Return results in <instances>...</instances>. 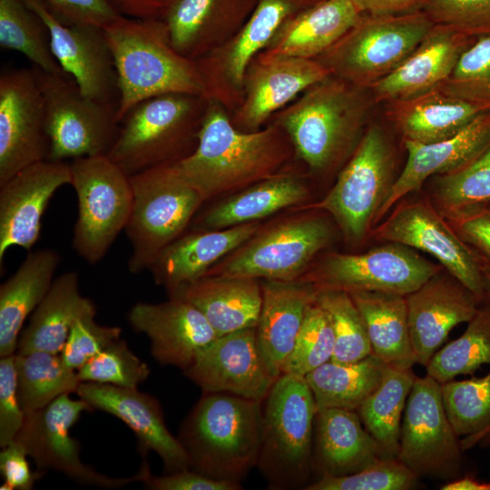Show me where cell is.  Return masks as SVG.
Masks as SVG:
<instances>
[{
  "instance_id": "obj_1",
  "label": "cell",
  "mask_w": 490,
  "mask_h": 490,
  "mask_svg": "<svg viewBox=\"0 0 490 490\" xmlns=\"http://www.w3.org/2000/svg\"><path fill=\"white\" fill-rule=\"evenodd\" d=\"M292 153L293 145L279 125L241 131L222 105L210 100L194 151L174 164L206 201L279 173Z\"/></svg>"
},
{
  "instance_id": "obj_2",
  "label": "cell",
  "mask_w": 490,
  "mask_h": 490,
  "mask_svg": "<svg viewBox=\"0 0 490 490\" xmlns=\"http://www.w3.org/2000/svg\"><path fill=\"white\" fill-rule=\"evenodd\" d=\"M103 30L117 75L119 122L133 106L152 97L167 93L206 96L195 61L173 47L162 18L121 16Z\"/></svg>"
},
{
  "instance_id": "obj_3",
  "label": "cell",
  "mask_w": 490,
  "mask_h": 490,
  "mask_svg": "<svg viewBox=\"0 0 490 490\" xmlns=\"http://www.w3.org/2000/svg\"><path fill=\"white\" fill-rule=\"evenodd\" d=\"M261 422L262 401L203 392L177 438L191 469L214 479L240 482L257 466Z\"/></svg>"
},
{
  "instance_id": "obj_4",
  "label": "cell",
  "mask_w": 490,
  "mask_h": 490,
  "mask_svg": "<svg viewBox=\"0 0 490 490\" xmlns=\"http://www.w3.org/2000/svg\"><path fill=\"white\" fill-rule=\"evenodd\" d=\"M368 89L329 74L272 115L311 171L334 163L355 141L369 110Z\"/></svg>"
},
{
  "instance_id": "obj_5",
  "label": "cell",
  "mask_w": 490,
  "mask_h": 490,
  "mask_svg": "<svg viewBox=\"0 0 490 490\" xmlns=\"http://www.w3.org/2000/svg\"><path fill=\"white\" fill-rule=\"evenodd\" d=\"M209 102L203 95L167 93L137 103L120 122L107 156L130 176L182 160L197 145Z\"/></svg>"
},
{
  "instance_id": "obj_6",
  "label": "cell",
  "mask_w": 490,
  "mask_h": 490,
  "mask_svg": "<svg viewBox=\"0 0 490 490\" xmlns=\"http://www.w3.org/2000/svg\"><path fill=\"white\" fill-rule=\"evenodd\" d=\"M317 407L305 377L281 374L262 401L256 467L272 489H305L312 467Z\"/></svg>"
},
{
  "instance_id": "obj_7",
  "label": "cell",
  "mask_w": 490,
  "mask_h": 490,
  "mask_svg": "<svg viewBox=\"0 0 490 490\" xmlns=\"http://www.w3.org/2000/svg\"><path fill=\"white\" fill-rule=\"evenodd\" d=\"M132 211L124 231L131 244L128 270H149L158 255L184 231L201 205V192L174 163L130 176Z\"/></svg>"
},
{
  "instance_id": "obj_8",
  "label": "cell",
  "mask_w": 490,
  "mask_h": 490,
  "mask_svg": "<svg viewBox=\"0 0 490 490\" xmlns=\"http://www.w3.org/2000/svg\"><path fill=\"white\" fill-rule=\"evenodd\" d=\"M433 25L424 11L397 15H362L315 60L330 74L369 90L408 57Z\"/></svg>"
},
{
  "instance_id": "obj_9",
  "label": "cell",
  "mask_w": 490,
  "mask_h": 490,
  "mask_svg": "<svg viewBox=\"0 0 490 490\" xmlns=\"http://www.w3.org/2000/svg\"><path fill=\"white\" fill-rule=\"evenodd\" d=\"M69 164L78 206L73 248L86 262L96 264L125 229L132 205L131 178L106 155L77 158Z\"/></svg>"
},
{
  "instance_id": "obj_10",
  "label": "cell",
  "mask_w": 490,
  "mask_h": 490,
  "mask_svg": "<svg viewBox=\"0 0 490 490\" xmlns=\"http://www.w3.org/2000/svg\"><path fill=\"white\" fill-rule=\"evenodd\" d=\"M33 68L44 102L48 160L107 156L120 129L117 104L89 98L67 74Z\"/></svg>"
},
{
  "instance_id": "obj_11",
  "label": "cell",
  "mask_w": 490,
  "mask_h": 490,
  "mask_svg": "<svg viewBox=\"0 0 490 490\" xmlns=\"http://www.w3.org/2000/svg\"><path fill=\"white\" fill-rule=\"evenodd\" d=\"M393 155L383 132L366 129L334 186L316 207L328 211L351 240L363 239L392 183Z\"/></svg>"
},
{
  "instance_id": "obj_12",
  "label": "cell",
  "mask_w": 490,
  "mask_h": 490,
  "mask_svg": "<svg viewBox=\"0 0 490 490\" xmlns=\"http://www.w3.org/2000/svg\"><path fill=\"white\" fill-rule=\"evenodd\" d=\"M447 416L441 384L416 377L405 407L397 459L416 475L447 481L460 476L462 446Z\"/></svg>"
},
{
  "instance_id": "obj_13",
  "label": "cell",
  "mask_w": 490,
  "mask_h": 490,
  "mask_svg": "<svg viewBox=\"0 0 490 490\" xmlns=\"http://www.w3.org/2000/svg\"><path fill=\"white\" fill-rule=\"evenodd\" d=\"M320 0H258L239 32L216 50L195 61L206 96L230 114L243 98V80L251 60L263 51L292 15Z\"/></svg>"
},
{
  "instance_id": "obj_14",
  "label": "cell",
  "mask_w": 490,
  "mask_h": 490,
  "mask_svg": "<svg viewBox=\"0 0 490 490\" xmlns=\"http://www.w3.org/2000/svg\"><path fill=\"white\" fill-rule=\"evenodd\" d=\"M373 234L378 241L399 243L431 255L481 302L487 300L482 274L485 261L457 235L430 200L400 202Z\"/></svg>"
},
{
  "instance_id": "obj_15",
  "label": "cell",
  "mask_w": 490,
  "mask_h": 490,
  "mask_svg": "<svg viewBox=\"0 0 490 490\" xmlns=\"http://www.w3.org/2000/svg\"><path fill=\"white\" fill-rule=\"evenodd\" d=\"M92 410L84 400L73 399L70 394L62 395L43 408L25 413L15 441L38 469L55 470L80 485L113 489L141 481V470L132 476L112 477L82 461L80 445L70 430L83 412Z\"/></svg>"
},
{
  "instance_id": "obj_16",
  "label": "cell",
  "mask_w": 490,
  "mask_h": 490,
  "mask_svg": "<svg viewBox=\"0 0 490 490\" xmlns=\"http://www.w3.org/2000/svg\"><path fill=\"white\" fill-rule=\"evenodd\" d=\"M444 268L411 248L386 242L359 254L328 255L312 280L317 290L378 291L407 296Z\"/></svg>"
},
{
  "instance_id": "obj_17",
  "label": "cell",
  "mask_w": 490,
  "mask_h": 490,
  "mask_svg": "<svg viewBox=\"0 0 490 490\" xmlns=\"http://www.w3.org/2000/svg\"><path fill=\"white\" fill-rule=\"evenodd\" d=\"M43 93L34 68L0 76V185L34 163L48 160Z\"/></svg>"
},
{
  "instance_id": "obj_18",
  "label": "cell",
  "mask_w": 490,
  "mask_h": 490,
  "mask_svg": "<svg viewBox=\"0 0 490 490\" xmlns=\"http://www.w3.org/2000/svg\"><path fill=\"white\" fill-rule=\"evenodd\" d=\"M330 238V228L321 219L289 221L252 240L216 272L208 274L292 280L327 246Z\"/></svg>"
},
{
  "instance_id": "obj_19",
  "label": "cell",
  "mask_w": 490,
  "mask_h": 490,
  "mask_svg": "<svg viewBox=\"0 0 490 490\" xmlns=\"http://www.w3.org/2000/svg\"><path fill=\"white\" fill-rule=\"evenodd\" d=\"M45 23L53 54L64 70L91 99L118 106L117 75L103 27L66 24L44 0H24Z\"/></svg>"
},
{
  "instance_id": "obj_20",
  "label": "cell",
  "mask_w": 490,
  "mask_h": 490,
  "mask_svg": "<svg viewBox=\"0 0 490 490\" xmlns=\"http://www.w3.org/2000/svg\"><path fill=\"white\" fill-rule=\"evenodd\" d=\"M329 74L315 59L259 54L247 67L242 102L230 121L241 131H258L274 113Z\"/></svg>"
},
{
  "instance_id": "obj_21",
  "label": "cell",
  "mask_w": 490,
  "mask_h": 490,
  "mask_svg": "<svg viewBox=\"0 0 490 490\" xmlns=\"http://www.w3.org/2000/svg\"><path fill=\"white\" fill-rule=\"evenodd\" d=\"M205 393H228L263 401L276 378L260 352L256 328L218 336L201 348L183 371Z\"/></svg>"
},
{
  "instance_id": "obj_22",
  "label": "cell",
  "mask_w": 490,
  "mask_h": 490,
  "mask_svg": "<svg viewBox=\"0 0 490 490\" xmlns=\"http://www.w3.org/2000/svg\"><path fill=\"white\" fill-rule=\"evenodd\" d=\"M70 164L44 160L29 165L0 185V266L8 249L28 251L39 239L44 212L54 194L71 184Z\"/></svg>"
},
{
  "instance_id": "obj_23",
  "label": "cell",
  "mask_w": 490,
  "mask_h": 490,
  "mask_svg": "<svg viewBox=\"0 0 490 490\" xmlns=\"http://www.w3.org/2000/svg\"><path fill=\"white\" fill-rule=\"evenodd\" d=\"M76 394L93 409L107 412L135 434L143 457L151 451L162 461L165 473L190 468L189 457L177 436L169 431L162 408L154 397L137 387L82 382Z\"/></svg>"
},
{
  "instance_id": "obj_24",
  "label": "cell",
  "mask_w": 490,
  "mask_h": 490,
  "mask_svg": "<svg viewBox=\"0 0 490 490\" xmlns=\"http://www.w3.org/2000/svg\"><path fill=\"white\" fill-rule=\"evenodd\" d=\"M443 270L406 296L416 364L425 367L449 332L458 324L467 323L482 303L458 279Z\"/></svg>"
},
{
  "instance_id": "obj_25",
  "label": "cell",
  "mask_w": 490,
  "mask_h": 490,
  "mask_svg": "<svg viewBox=\"0 0 490 490\" xmlns=\"http://www.w3.org/2000/svg\"><path fill=\"white\" fill-rule=\"evenodd\" d=\"M128 321L136 332L149 338L155 360L182 371L201 348L218 337L195 306L177 298L161 303H135L128 312Z\"/></svg>"
},
{
  "instance_id": "obj_26",
  "label": "cell",
  "mask_w": 490,
  "mask_h": 490,
  "mask_svg": "<svg viewBox=\"0 0 490 490\" xmlns=\"http://www.w3.org/2000/svg\"><path fill=\"white\" fill-rule=\"evenodd\" d=\"M407 159L379 207L377 224L395 205L418 190L433 175H443L465 166L490 144V110L482 113L456 134L429 143L404 142Z\"/></svg>"
},
{
  "instance_id": "obj_27",
  "label": "cell",
  "mask_w": 490,
  "mask_h": 490,
  "mask_svg": "<svg viewBox=\"0 0 490 490\" xmlns=\"http://www.w3.org/2000/svg\"><path fill=\"white\" fill-rule=\"evenodd\" d=\"M475 40L448 26L434 24L408 57L369 89L373 100H406L437 89Z\"/></svg>"
},
{
  "instance_id": "obj_28",
  "label": "cell",
  "mask_w": 490,
  "mask_h": 490,
  "mask_svg": "<svg viewBox=\"0 0 490 490\" xmlns=\"http://www.w3.org/2000/svg\"><path fill=\"white\" fill-rule=\"evenodd\" d=\"M258 0H174L165 21L173 47L196 61L223 45L242 27Z\"/></svg>"
},
{
  "instance_id": "obj_29",
  "label": "cell",
  "mask_w": 490,
  "mask_h": 490,
  "mask_svg": "<svg viewBox=\"0 0 490 490\" xmlns=\"http://www.w3.org/2000/svg\"><path fill=\"white\" fill-rule=\"evenodd\" d=\"M256 326L257 343L270 374L279 377L291 353L308 306L316 300L312 282L267 279Z\"/></svg>"
},
{
  "instance_id": "obj_30",
  "label": "cell",
  "mask_w": 490,
  "mask_h": 490,
  "mask_svg": "<svg viewBox=\"0 0 490 490\" xmlns=\"http://www.w3.org/2000/svg\"><path fill=\"white\" fill-rule=\"evenodd\" d=\"M258 227L250 222L180 236L158 255L148 270L172 296L205 276L217 260L248 241Z\"/></svg>"
},
{
  "instance_id": "obj_31",
  "label": "cell",
  "mask_w": 490,
  "mask_h": 490,
  "mask_svg": "<svg viewBox=\"0 0 490 490\" xmlns=\"http://www.w3.org/2000/svg\"><path fill=\"white\" fill-rule=\"evenodd\" d=\"M171 298L186 300L206 318L218 336L256 328L261 304L257 279L207 274L174 292Z\"/></svg>"
},
{
  "instance_id": "obj_32",
  "label": "cell",
  "mask_w": 490,
  "mask_h": 490,
  "mask_svg": "<svg viewBox=\"0 0 490 490\" xmlns=\"http://www.w3.org/2000/svg\"><path fill=\"white\" fill-rule=\"evenodd\" d=\"M384 457L356 410H318L314 423L312 465L320 475L355 473Z\"/></svg>"
},
{
  "instance_id": "obj_33",
  "label": "cell",
  "mask_w": 490,
  "mask_h": 490,
  "mask_svg": "<svg viewBox=\"0 0 490 490\" xmlns=\"http://www.w3.org/2000/svg\"><path fill=\"white\" fill-rule=\"evenodd\" d=\"M361 15L351 0H320L289 18L260 54L315 59Z\"/></svg>"
},
{
  "instance_id": "obj_34",
  "label": "cell",
  "mask_w": 490,
  "mask_h": 490,
  "mask_svg": "<svg viewBox=\"0 0 490 490\" xmlns=\"http://www.w3.org/2000/svg\"><path fill=\"white\" fill-rule=\"evenodd\" d=\"M61 261L52 249L29 251L0 286V358L16 353L25 319L49 291Z\"/></svg>"
},
{
  "instance_id": "obj_35",
  "label": "cell",
  "mask_w": 490,
  "mask_h": 490,
  "mask_svg": "<svg viewBox=\"0 0 490 490\" xmlns=\"http://www.w3.org/2000/svg\"><path fill=\"white\" fill-rule=\"evenodd\" d=\"M387 115L404 142L429 143L449 138L490 109L438 89L387 103Z\"/></svg>"
},
{
  "instance_id": "obj_36",
  "label": "cell",
  "mask_w": 490,
  "mask_h": 490,
  "mask_svg": "<svg viewBox=\"0 0 490 490\" xmlns=\"http://www.w3.org/2000/svg\"><path fill=\"white\" fill-rule=\"evenodd\" d=\"M95 313L92 300L80 293L78 273H63L54 279L31 314L29 323L20 334L16 354L61 353L74 322L83 315Z\"/></svg>"
},
{
  "instance_id": "obj_37",
  "label": "cell",
  "mask_w": 490,
  "mask_h": 490,
  "mask_svg": "<svg viewBox=\"0 0 490 490\" xmlns=\"http://www.w3.org/2000/svg\"><path fill=\"white\" fill-rule=\"evenodd\" d=\"M349 294L364 318L373 354L387 367L412 368L416 360L406 296L378 291Z\"/></svg>"
},
{
  "instance_id": "obj_38",
  "label": "cell",
  "mask_w": 490,
  "mask_h": 490,
  "mask_svg": "<svg viewBox=\"0 0 490 490\" xmlns=\"http://www.w3.org/2000/svg\"><path fill=\"white\" fill-rule=\"evenodd\" d=\"M307 192L298 176L279 172L217 204L202 215L198 225L221 230L253 222L301 201Z\"/></svg>"
},
{
  "instance_id": "obj_39",
  "label": "cell",
  "mask_w": 490,
  "mask_h": 490,
  "mask_svg": "<svg viewBox=\"0 0 490 490\" xmlns=\"http://www.w3.org/2000/svg\"><path fill=\"white\" fill-rule=\"evenodd\" d=\"M387 366L371 354L353 363L326 362L305 376L317 411L325 408L358 410L378 387Z\"/></svg>"
},
{
  "instance_id": "obj_40",
  "label": "cell",
  "mask_w": 490,
  "mask_h": 490,
  "mask_svg": "<svg viewBox=\"0 0 490 490\" xmlns=\"http://www.w3.org/2000/svg\"><path fill=\"white\" fill-rule=\"evenodd\" d=\"M416 377L412 368L387 367L378 387L357 410L384 457L398 454L402 418Z\"/></svg>"
},
{
  "instance_id": "obj_41",
  "label": "cell",
  "mask_w": 490,
  "mask_h": 490,
  "mask_svg": "<svg viewBox=\"0 0 490 490\" xmlns=\"http://www.w3.org/2000/svg\"><path fill=\"white\" fill-rule=\"evenodd\" d=\"M15 371L24 413L43 408L62 395L76 393L82 383L77 370L67 367L61 355L51 352L15 353Z\"/></svg>"
},
{
  "instance_id": "obj_42",
  "label": "cell",
  "mask_w": 490,
  "mask_h": 490,
  "mask_svg": "<svg viewBox=\"0 0 490 490\" xmlns=\"http://www.w3.org/2000/svg\"><path fill=\"white\" fill-rule=\"evenodd\" d=\"M0 46L21 53L44 73L66 74L53 54L45 23L24 0H0Z\"/></svg>"
},
{
  "instance_id": "obj_43",
  "label": "cell",
  "mask_w": 490,
  "mask_h": 490,
  "mask_svg": "<svg viewBox=\"0 0 490 490\" xmlns=\"http://www.w3.org/2000/svg\"><path fill=\"white\" fill-rule=\"evenodd\" d=\"M490 365V301L480 303L464 333L439 348L427 365L426 375L440 384L456 376L472 374Z\"/></svg>"
},
{
  "instance_id": "obj_44",
  "label": "cell",
  "mask_w": 490,
  "mask_h": 490,
  "mask_svg": "<svg viewBox=\"0 0 490 490\" xmlns=\"http://www.w3.org/2000/svg\"><path fill=\"white\" fill-rule=\"evenodd\" d=\"M431 199L444 216L490 203V144L465 166L437 175Z\"/></svg>"
},
{
  "instance_id": "obj_45",
  "label": "cell",
  "mask_w": 490,
  "mask_h": 490,
  "mask_svg": "<svg viewBox=\"0 0 490 490\" xmlns=\"http://www.w3.org/2000/svg\"><path fill=\"white\" fill-rule=\"evenodd\" d=\"M316 301L328 313L335 337L331 360L353 363L373 354L364 318L350 294L318 290Z\"/></svg>"
},
{
  "instance_id": "obj_46",
  "label": "cell",
  "mask_w": 490,
  "mask_h": 490,
  "mask_svg": "<svg viewBox=\"0 0 490 490\" xmlns=\"http://www.w3.org/2000/svg\"><path fill=\"white\" fill-rule=\"evenodd\" d=\"M441 393L458 436L477 435L490 426V372L481 377L444 382Z\"/></svg>"
},
{
  "instance_id": "obj_47",
  "label": "cell",
  "mask_w": 490,
  "mask_h": 490,
  "mask_svg": "<svg viewBox=\"0 0 490 490\" xmlns=\"http://www.w3.org/2000/svg\"><path fill=\"white\" fill-rule=\"evenodd\" d=\"M335 337L328 313L315 300L310 303L282 374L305 377L331 360Z\"/></svg>"
},
{
  "instance_id": "obj_48",
  "label": "cell",
  "mask_w": 490,
  "mask_h": 490,
  "mask_svg": "<svg viewBox=\"0 0 490 490\" xmlns=\"http://www.w3.org/2000/svg\"><path fill=\"white\" fill-rule=\"evenodd\" d=\"M437 89L490 109V34L476 38L463 52L451 74Z\"/></svg>"
},
{
  "instance_id": "obj_49",
  "label": "cell",
  "mask_w": 490,
  "mask_h": 490,
  "mask_svg": "<svg viewBox=\"0 0 490 490\" xmlns=\"http://www.w3.org/2000/svg\"><path fill=\"white\" fill-rule=\"evenodd\" d=\"M418 477L397 458L380 457L352 474L322 475L305 490H408Z\"/></svg>"
},
{
  "instance_id": "obj_50",
  "label": "cell",
  "mask_w": 490,
  "mask_h": 490,
  "mask_svg": "<svg viewBox=\"0 0 490 490\" xmlns=\"http://www.w3.org/2000/svg\"><path fill=\"white\" fill-rule=\"evenodd\" d=\"M150 368L118 338L90 358L78 370L82 382L137 387L150 375Z\"/></svg>"
},
{
  "instance_id": "obj_51",
  "label": "cell",
  "mask_w": 490,
  "mask_h": 490,
  "mask_svg": "<svg viewBox=\"0 0 490 490\" xmlns=\"http://www.w3.org/2000/svg\"><path fill=\"white\" fill-rule=\"evenodd\" d=\"M434 24L471 38L490 34V0H426L423 10Z\"/></svg>"
},
{
  "instance_id": "obj_52",
  "label": "cell",
  "mask_w": 490,
  "mask_h": 490,
  "mask_svg": "<svg viewBox=\"0 0 490 490\" xmlns=\"http://www.w3.org/2000/svg\"><path fill=\"white\" fill-rule=\"evenodd\" d=\"M95 314L78 318L72 325L61 357L67 367L78 370L90 358L120 338L122 328L95 322Z\"/></svg>"
},
{
  "instance_id": "obj_53",
  "label": "cell",
  "mask_w": 490,
  "mask_h": 490,
  "mask_svg": "<svg viewBox=\"0 0 490 490\" xmlns=\"http://www.w3.org/2000/svg\"><path fill=\"white\" fill-rule=\"evenodd\" d=\"M17 393L15 354L0 359V446L14 442L24 422Z\"/></svg>"
},
{
  "instance_id": "obj_54",
  "label": "cell",
  "mask_w": 490,
  "mask_h": 490,
  "mask_svg": "<svg viewBox=\"0 0 490 490\" xmlns=\"http://www.w3.org/2000/svg\"><path fill=\"white\" fill-rule=\"evenodd\" d=\"M444 217L457 235L490 264V208L478 205Z\"/></svg>"
},
{
  "instance_id": "obj_55",
  "label": "cell",
  "mask_w": 490,
  "mask_h": 490,
  "mask_svg": "<svg viewBox=\"0 0 490 490\" xmlns=\"http://www.w3.org/2000/svg\"><path fill=\"white\" fill-rule=\"evenodd\" d=\"M142 472L141 482L152 490H240L242 489L240 482L218 480L191 468L163 475L151 474L149 466L143 462L140 468Z\"/></svg>"
},
{
  "instance_id": "obj_56",
  "label": "cell",
  "mask_w": 490,
  "mask_h": 490,
  "mask_svg": "<svg viewBox=\"0 0 490 490\" xmlns=\"http://www.w3.org/2000/svg\"><path fill=\"white\" fill-rule=\"evenodd\" d=\"M66 24H90L105 27L122 15L104 0H44Z\"/></svg>"
},
{
  "instance_id": "obj_57",
  "label": "cell",
  "mask_w": 490,
  "mask_h": 490,
  "mask_svg": "<svg viewBox=\"0 0 490 490\" xmlns=\"http://www.w3.org/2000/svg\"><path fill=\"white\" fill-rule=\"evenodd\" d=\"M27 454L15 441L2 447L0 452V472L5 480L3 490H30L35 480L40 477L38 472H33L27 461Z\"/></svg>"
},
{
  "instance_id": "obj_58",
  "label": "cell",
  "mask_w": 490,
  "mask_h": 490,
  "mask_svg": "<svg viewBox=\"0 0 490 490\" xmlns=\"http://www.w3.org/2000/svg\"><path fill=\"white\" fill-rule=\"evenodd\" d=\"M115 12L135 19L163 18L174 0H104Z\"/></svg>"
},
{
  "instance_id": "obj_59",
  "label": "cell",
  "mask_w": 490,
  "mask_h": 490,
  "mask_svg": "<svg viewBox=\"0 0 490 490\" xmlns=\"http://www.w3.org/2000/svg\"><path fill=\"white\" fill-rule=\"evenodd\" d=\"M361 15H397L422 11L426 0H351Z\"/></svg>"
},
{
  "instance_id": "obj_60",
  "label": "cell",
  "mask_w": 490,
  "mask_h": 490,
  "mask_svg": "<svg viewBox=\"0 0 490 490\" xmlns=\"http://www.w3.org/2000/svg\"><path fill=\"white\" fill-rule=\"evenodd\" d=\"M442 490H490V481L483 482L469 475L447 481Z\"/></svg>"
},
{
  "instance_id": "obj_61",
  "label": "cell",
  "mask_w": 490,
  "mask_h": 490,
  "mask_svg": "<svg viewBox=\"0 0 490 490\" xmlns=\"http://www.w3.org/2000/svg\"><path fill=\"white\" fill-rule=\"evenodd\" d=\"M489 436H490V426L477 435L465 436L464 439L460 440L463 451L469 449L470 447L475 446L481 441H484L485 438Z\"/></svg>"
},
{
  "instance_id": "obj_62",
  "label": "cell",
  "mask_w": 490,
  "mask_h": 490,
  "mask_svg": "<svg viewBox=\"0 0 490 490\" xmlns=\"http://www.w3.org/2000/svg\"><path fill=\"white\" fill-rule=\"evenodd\" d=\"M485 290L487 300L490 301V264L485 263L482 267Z\"/></svg>"
},
{
  "instance_id": "obj_63",
  "label": "cell",
  "mask_w": 490,
  "mask_h": 490,
  "mask_svg": "<svg viewBox=\"0 0 490 490\" xmlns=\"http://www.w3.org/2000/svg\"><path fill=\"white\" fill-rule=\"evenodd\" d=\"M490 208V203L486 204Z\"/></svg>"
}]
</instances>
